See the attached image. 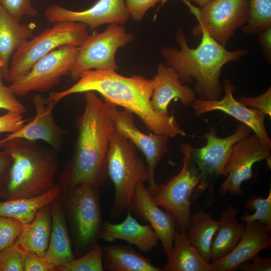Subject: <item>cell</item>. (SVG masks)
Instances as JSON below:
<instances>
[{
    "instance_id": "cell-6",
    "label": "cell",
    "mask_w": 271,
    "mask_h": 271,
    "mask_svg": "<svg viewBox=\"0 0 271 271\" xmlns=\"http://www.w3.org/2000/svg\"><path fill=\"white\" fill-rule=\"evenodd\" d=\"M90 34L87 27L74 22H57L26 41L13 54L6 78L11 82L26 75L41 58L61 46H81Z\"/></svg>"
},
{
    "instance_id": "cell-31",
    "label": "cell",
    "mask_w": 271,
    "mask_h": 271,
    "mask_svg": "<svg viewBox=\"0 0 271 271\" xmlns=\"http://www.w3.org/2000/svg\"><path fill=\"white\" fill-rule=\"evenodd\" d=\"M248 210L255 212L249 214L245 212L241 220L245 223L258 221L263 225L271 226V188L266 198L259 195H250L244 204Z\"/></svg>"
},
{
    "instance_id": "cell-18",
    "label": "cell",
    "mask_w": 271,
    "mask_h": 271,
    "mask_svg": "<svg viewBox=\"0 0 271 271\" xmlns=\"http://www.w3.org/2000/svg\"><path fill=\"white\" fill-rule=\"evenodd\" d=\"M129 209L152 226L161 241L164 254L167 256L173 245L176 231L175 222L169 213L163 211L156 204L144 183L137 185Z\"/></svg>"
},
{
    "instance_id": "cell-1",
    "label": "cell",
    "mask_w": 271,
    "mask_h": 271,
    "mask_svg": "<svg viewBox=\"0 0 271 271\" xmlns=\"http://www.w3.org/2000/svg\"><path fill=\"white\" fill-rule=\"evenodd\" d=\"M77 82L69 88L53 92L46 102L56 105L73 94L98 92L103 101L115 107L121 106L136 114L146 127L154 133L169 138L185 136L173 115H164L153 108L151 99L154 87L153 79L141 75L125 77L116 71L91 69L83 72Z\"/></svg>"
},
{
    "instance_id": "cell-19",
    "label": "cell",
    "mask_w": 271,
    "mask_h": 271,
    "mask_svg": "<svg viewBox=\"0 0 271 271\" xmlns=\"http://www.w3.org/2000/svg\"><path fill=\"white\" fill-rule=\"evenodd\" d=\"M271 247V226L258 221L245 223L243 234L235 247L223 257L212 261V271H234L264 249Z\"/></svg>"
},
{
    "instance_id": "cell-11",
    "label": "cell",
    "mask_w": 271,
    "mask_h": 271,
    "mask_svg": "<svg viewBox=\"0 0 271 271\" xmlns=\"http://www.w3.org/2000/svg\"><path fill=\"white\" fill-rule=\"evenodd\" d=\"M133 39V35L126 32L121 25L110 24L100 33L94 32L79 46L69 74L71 77L77 80L83 72L91 69L116 71V51Z\"/></svg>"
},
{
    "instance_id": "cell-32",
    "label": "cell",
    "mask_w": 271,
    "mask_h": 271,
    "mask_svg": "<svg viewBox=\"0 0 271 271\" xmlns=\"http://www.w3.org/2000/svg\"><path fill=\"white\" fill-rule=\"evenodd\" d=\"M102 251L97 244L78 258L56 267L55 271H103Z\"/></svg>"
},
{
    "instance_id": "cell-2",
    "label": "cell",
    "mask_w": 271,
    "mask_h": 271,
    "mask_svg": "<svg viewBox=\"0 0 271 271\" xmlns=\"http://www.w3.org/2000/svg\"><path fill=\"white\" fill-rule=\"evenodd\" d=\"M85 108L76 121L73 153L60 175L62 191L83 185L100 188L107 179V158L115 130L106 103L93 91L85 92Z\"/></svg>"
},
{
    "instance_id": "cell-33",
    "label": "cell",
    "mask_w": 271,
    "mask_h": 271,
    "mask_svg": "<svg viewBox=\"0 0 271 271\" xmlns=\"http://www.w3.org/2000/svg\"><path fill=\"white\" fill-rule=\"evenodd\" d=\"M25 252L15 242L0 251V271H24Z\"/></svg>"
},
{
    "instance_id": "cell-9",
    "label": "cell",
    "mask_w": 271,
    "mask_h": 271,
    "mask_svg": "<svg viewBox=\"0 0 271 271\" xmlns=\"http://www.w3.org/2000/svg\"><path fill=\"white\" fill-rule=\"evenodd\" d=\"M67 194L76 249L83 255L98 244L103 226L99 188L83 185Z\"/></svg>"
},
{
    "instance_id": "cell-25",
    "label": "cell",
    "mask_w": 271,
    "mask_h": 271,
    "mask_svg": "<svg viewBox=\"0 0 271 271\" xmlns=\"http://www.w3.org/2000/svg\"><path fill=\"white\" fill-rule=\"evenodd\" d=\"M102 263L104 270L108 271H163L129 244L104 247Z\"/></svg>"
},
{
    "instance_id": "cell-14",
    "label": "cell",
    "mask_w": 271,
    "mask_h": 271,
    "mask_svg": "<svg viewBox=\"0 0 271 271\" xmlns=\"http://www.w3.org/2000/svg\"><path fill=\"white\" fill-rule=\"evenodd\" d=\"M105 103L115 129L130 141L144 155L150 173L147 188L151 194L153 193L157 186L156 169L168 151L169 137L154 132L144 133L136 125L132 113L125 109L119 110L116 107Z\"/></svg>"
},
{
    "instance_id": "cell-13",
    "label": "cell",
    "mask_w": 271,
    "mask_h": 271,
    "mask_svg": "<svg viewBox=\"0 0 271 271\" xmlns=\"http://www.w3.org/2000/svg\"><path fill=\"white\" fill-rule=\"evenodd\" d=\"M270 149L255 133L249 134L237 142L232 148L223 170L222 175L226 179L220 187V193L242 196L241 185L253 178V165L266 160L270 168Z\"/></svg>"
},
{
    "instance_id": "cell-24",
    "label": "cell",
    "mask_w": 271,
    "mask_h": 271,
    "mask_svg": "<svg viewBox=\"0 0 271 271\" xmlns=\"http://www.w3.org/2000/svg\"><path fill=\"white\" fill-rule=\"evenodd\" d=\"M52 228L51 204L37 212L35 218L25 225L16 242L25 252L44 257Z\"/></svg>"
},
{
    "instance_id": "cell-20",
    "label": "cell",
    "mask_w": 271,
    "mask_h": 271,
    "mask_svg": "<svg viewBox=\"0 0 271 271\" xmlns=\"http://www.w3.org/2000/svg\"><path fill=\"white\" fill-rule=\"evenodd\" d=\"M154 87L151 99L152 106L159 113L169 114L171 101L179 100L185 106H191L196 98L193 88L182 84L177 72L171 67L161 63L153 78Z\"/></svg>"
},
{
    "instance_id": "cell-22",
    "label": "cell",
    "mask_w": 271,
    "mask_h": 271,
    "mask_svg": "<svg viewBox=\"0 0 271 271\" xmlns=\"http://www.w3.org/2000/svg\"><path fill=\"white\" fill-rule=\"evenodd\" d=\"M37 25L21 24L0 5V63L6 79L14 53L33 36Z\"/></svg>"
},
{
    "instance_id": "cell-26",
    "label": "cell",
    "mask_w": 271,
    "mask_h": 271,
    "mask_svg": "<svg viewBox=\"0 0 271 271\" xmlns=\"http://www.w3.org/2000/svg\"><path fill=\"white\" fill-rule=\"evenodd\" d=\"M238 212V208L229 205L221 212L219 218V227L211 244L212 261L229 253L240 240L245 224L237 220Z\"/></svg>"
},
{
    "instance_id": "cell-10",
    "label": "cell",
    "mask_w": 271,
    "mask_h": 271,
    "mask_svg": "<svg viewBox=\"0 0 271 271\" xmlns=\"http://www.w3.org/2000/svg\"><path fill=\"white\" fill-rule=\"evenodd\" d=\"M185 1L196 17L198 24L192 30L197 37L201 30L225 47L239 28L245 26L249 16V0H212L200 9Z\"/></svg>"
},
{
    "instance_id": "cell-16",
    "label": "cell",
    "mask_w": 271,
    "mask_h": 271,
    "mask_svg": "<svg viewBox=\"0 0 271 271\" xmlns=\"http://www.w3.org/2000/svg\"><path fill=\"white\" fill-rule=\"evenodd\" d=\"M223 88L225 94L221 99L206 100L196 98L191 105L194 114L199 116L216 110L223 112L249 126L263 144L271 148V140L265 125L266 115L236 100L233 95L234 86L230 80L224 79Z\"/></svg>"
},
{
    "instance_id": "cell-29",
    "label": "cell",
    "mask_w": 271,
    "mask_h": 271,
    "mask_svg": "<svg viewBox=\"0 0 271 271\" xmlns=\"http://www.w3.org/2000/svg\"><path fill=\"white\" fill-rule=\"evenodd\" d=\"M219 221L214 219L210 213L199 209L191 214V221L186 232L187 238L202 258L209 262L211 259V244L217 231Z\"/></svg>"
},
{
    "instance_id": "cell-17",
    "label": "cell",
    "mask_w": 271,
    "mask_h": 271,
    "mask_svg": "<svg viewBox=\"0 0 271 271\" xmlns=\"http://www.w3.org/2000/svg\"><path fill=\"white\" fill-rule=\"evenodd\" d=\"M32 103L35 115L19 130L6 134L0 140L5 141L20 138L31 141H43L56 152L61 150L64 137L67 131L55 121L52 111L55 106L46 104L45 98L40 94L34 95Z\"/></svg>"
},
{
    "instance_id": "cell-43",
    "label": "cell",
    "mask_w": 271,
    "mask_h": 271,
    "mask_svg": "<svg viewBox=\"0 0 271 271\" xmlns=\"http://www.w3.org/2000/svg\"><path fill=\"white\" fill-rule=\"evenodd\" d=\"M257 40L260 44L263 55L268 62H271V27L259 33Z\"/></svg>"
},
{
    "instance_id": "cell-8",
    "label": "cell",
    "mask_w": 271,
    "mask_h": 271,
    "mask_svg": "<svg viewBox=\"0 0 271 271\" xmlns=\"http://www.w3.org/2000/svg\"><path fill=\"white\" fill-rule=\"evenodd\" d=\"M251 131L249 126L240 123L232 134L220 138L216 136V130L210 128L202 137L207 141L205 146L196 148L190 145V156L197 167L199 180L194 190L195 194H201L206 190L214 193L215 184L222 175L233 145Z\"/></svg>"
},
{
    "instance_id": "cell-21",
    "label": "cell",
    "mask_w": 271,
    "mask_h": 271,
    "mask_svg": "<svg viewBox=\"0 0 271 271\" xmlns=\"http://www.w3.org/2000/svg\"><path fill=\"white\" fill-rule=\"evenodd\" d=\"M127 212L124 220L119 223L104 222L100 239L108 242L122 240L136 246L144 253L151 252L159 243L157 234L149 224L139 223L131 215L129 209Z\"/></svg>"
},
{
    "instance_id": "cell-40",
    "label": "cell",
    "mask_w": 271,
    "mask_h": 271,
    "mask_svg": "<svg viewBox=\"0 0 271 271\" xmlns=\"http://www.w3.org/2000/svg\"><path fill=\"white\" fill-rule=\"evenodd\" d=\"M24 271H55V267L48 263L44 257L33 253L25 252Z\"/></svg>"
},
{
    "instance_id": "cell-30",
    "label": "cell",
    "mask_w": 271,
    "mask_h": 271,
    "mask_svg": "<svg viewBox=\"0 0 271 271\" xmlns=\"http://www.w3.org/2000/svg\"><path fill=\"white\" fill-rule=\"evenodd\" d=\"M249 18L241 30L245 34L258 35L271 27V0H249Z\"/></svg>"
},
{
    "instance_id": "cell-27",
    "label": "cell",
    "mask_w": 271,
    "mask_h": 271,
    "mask_svg": "<svg viewBox=\"0 0 271 271\" xmlns=\"http://www.w3.org/2000/svg\"><path fill=\"white\" fill-rule=\"evenodd\" d=\"M61 193L60 185L54 184L49 191L38 196L0 201V216L28 223L34 220L40 209L59 199Z\"/></svg>"
},
{
    "instance_id": "cell-41",
    "label": "cell",
    "mask_w": 271,
    "mask_h": 271,
    "mask_svg": "<svg viewBox=\"0 0 271 271\" xmlns=\"http://www.w3.org/2000/svg\"><path fill=\"white\" fill-rule=\"evenodd\" d=\"M12 162L9 154L0 149V198L4 197Z\"/></svg>"
},
{
    "instance_id": "cell-7",
    "label": "cell",
    "mask_w": 271,
    "mask_h": 271,
    "mask_svg": "<svg viewBox=\"0 0 271 271\" xmlns=\"http://www.w3.org/2000/svg\"><path fill=\"white\" fill-rule=\"evenodd\" d=\"M190 146L187 143L180 145V152L183 155L180 171L165 184H157L151 194L156 204L172 216L176 230L185 232L191 221L192 196L199 182L197 167L190 156Z\"/></svg>"
},
{
    "instance_id": "cell-42",
    "label": "cell",
    "mask_w": 271,
    "mask_h": 271,
    "mask_svg": "<svg viewBox=\"0 0 271 271\" xmlns=\"http://www.w3.org/2000/svg\"><path fill=\"white\" fill-rule=\"evenodd\" d=\"M250 260L252 262H244L240 264L237 269L242 271H270L271 258L260 257L259 254L253 256Z\"/></svg>"
},
{
    "instance_id": "cell-3",
    "label": "cell",
    "mask_w": 271,
    "mask_h": 271,
    "mask_svg": "<svg viewBox=\"0 0 271 271\" xmlns=\"http://www.w3.org/2000/svg\"><path fill=\"white\" fill-rule=\"evenodd\" d=\"M200 35L202 38L198 46L191 48L184 31L179 29L175 38L180 49L166 46L161 49L160 54L166 64L177 72L182 84L195 81L193 89L199 99L217 100L223 91L219 80L223 67L239 60L248 51L240 49L229 51L202 29L197 36Z\"/></svg>"
},
{
    "instance_id": "cell-28",
    "label": "cell",
    "mask_w": 271,
    "mask_h": 271,
    "mask_svg": "<svg viewBox=\"0 0 271 271\" xmlns=\"http://www.w3.org/2000/svg\"><path fill=\"white\" fill-rule=\"evenodd\" d=\"M167 257L163 271H212L211 263L202 258L184 231H176L173 247Z\"/></svg>"
},
{
    "instance_id": "cell-35",
    "label": "cell",
    "mask_w": 271,
    "mask_h": 271,
    "mask_svg": "<svg viewBox=\"0 0 271 271\" xmlns=\"http://www.w3.org/2000/svg\"><path fill=\"white\" fill-rule=\"evenodd\" d=\"M4 74L0 71V109L21 114L27 112V109L16 96L10 86L5 85L3 82Z\"/></svg>"
},
{
    "instance_id": "cell-38",
    "label": "cell",
    "mask_w": 271,
    "mask_h": 271,
    "mask_svg": "<svg viewBox=\"0 0 271 271\" xmlns=\"http://www.w3.org/2000/svg\"><path fill=\"white\" fill-rule=\"evenodd\" d=\"M30 119H24L23 114L7 111L4 115H0V133L14 132L24 125Z\"/></svg>"
},
{
    "instance_id": "cell-5",
    "label": "cell",
    "mask_w": 271,
    "mask_h": 271,
    "mask_svg": "<svg viewBox=\"0 0 271 271\" xmlns=\"http://www.w3.org/2000/svg\"><path fill=\"white\" fill-rule=\"evenodd\" d=\"M136 147L115 129L110 143L107 174L114 187V198L110 219L120 218L129 208L137 185L148 182V166L137 154Z\"/></svg>"
},
{
    "instance_id": "cell-34",
    "label": "cell",
    "mask_w": 271,
    "mask_h": 271,
    "mask_svg": "<svg viewBox=\"0 0 271 271\" xmlns=\"http://www.w3.org/2000/svg\"><path fill=\"white\" fill-rule=\"evenodd\" d=\"M24 225L14 218L0 216V251L15 242Z\"/></svg>"
},
{
    "instance_id": "cell-45",
    "label": "cell",
    "mask_w": 271,
    "mask_h": 271,
    "mask_svg": "<svg viewBox=\"0 0 271 271\" xmlns=\"http://www.w3.org/2000/svg\"><path fill=\"white\" fill-rule=\"evenodd\" d=\"M3 71L2 69V67H1V63H0V71Z\"/></svg>"
},
{
    "instance_id": "cell-23",
    "label": "cell",
    "mask_w": 271,
    "mask_h": 271,
    "mask_svg": "<svg viewBox=\"0 0 271 271\" xmlns=\"http://www.w3.org/2000/svg\"><path fill=\"white\" fill-rule=\"evenodd\" d=\"M52 228L45 259L56 267L75 258L66 226L64 210L58 199L51 203Z\"/></svg>"
},
{
    "instance_id": "cell-44",
    "label": "cell",
    "mask_w": 271,
    "mask_h": 271,
    "mask_svg": "<svg viewBox=\"0 0 271 271\" xmlns=\"http://www.w3.org/2000/svg\"><path fill=\"white\" fill-rule=\"evenodd\" d=\"M190 2L194 3L197 4L200 7H203L205 4L212 0H188Z\"/></svg>"
},
{
    "instance_id": "cell-4",
    "label": "cell",
    "mask_w": 271,
    "mask_h": 271,
    "mask_svg": "<svg viewBox=\"0 0 271 271\" xmlns=\"http://www.w3.org/2000/svg\"><path fill=\"white\" fill-rule=\"evenodd\" d=\"M0 149L12 160L4 199L36 197L53 187L58 166L56 151L20 138L0 141Z\"/></svg>"
},
{
    "instance_id": "cell-39",
    "label": "cell",
    "mask_w": 271,
    "mask_h": 271,
    "mask_svg": "<svg viewBox=\"0 0 271 271\" xmlns=\"http://www.w3.org/2000/svg\"><path fill=\"white\" fill-rule=\"evenodd\" d=\"M163 0H125L130 17L137 22L142 21L148 10Z\"/></svg>"
},
{
    "instance_id": "cell-12",
    "label": "cell",
    "mask_w": 271,
    "mask_h": 271,
    "mask_svg": "<svg viewBox=\"0 0 271 271\" xmlns=\"http://www.w3.org/2000/svg\"><path fill=\"white\" fill-rule=\"evenodd\" d=\"M79 49V46L70 45L57 48L39 59L26 75L11 82L10 87L21 96L49 91L70 74Z\"/></svg>"
},
{
    "instance_id": "cell-37",
    "label": "cell",
    "mask_w": 271,
    "mask_h": 271,
    "mask_svg": "<svg viewBox=\"0 0 271 271\" xmlns=\"http://www.w3.org/2000/svg\"><path fill=\"white\" fill-rule=\"evenodd\" d=\"M238 101L246 106L258 110L266 115L271 116V88L269 87L264 93L255 96H242Z\"/></svg>"
},
{
    "instance_id": "cell-36",
    "label": "cell",
    "mask_w": 271,
    "mask_h": 271,
    "mask_svg": "<svg viewBox=\"0 0 271 271\" xmlns=\"http://www.w3.org/2000/svg\"><path fill=\"white\" fill-rule=\"evenodd\" d=\"M0 5L12 17L18 20L24 16L35 17L37 15L31 0H0Z\"/></svg>"
},
{
    "instance_id": "cell-15",
    "label": "cell",
    "mask_w": 271,
    "mask_h": 271,
    "mask_svg": "<svg viewBox=\"0 0 271 271\" xmlns=\"http://www.w3.org/2000/svg\"><path fill=\"white\" fill-rule=\"evenodd\" d=\"M48 22H74L85 25L94 30L102 25H123L130 18L124 0H98L89 8L73 11L59 5H52L45 11Z\"/></svg>"
}]
</instances>
